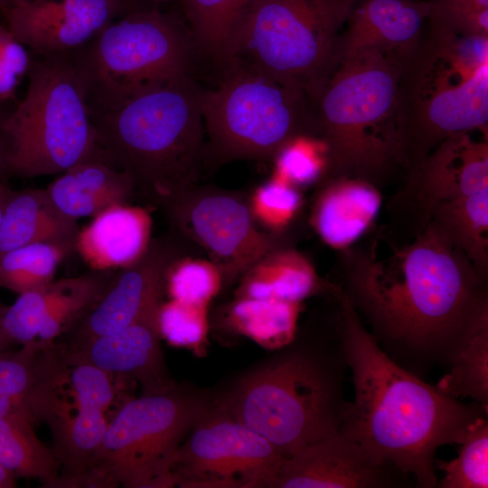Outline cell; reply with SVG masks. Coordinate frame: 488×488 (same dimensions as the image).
<instances>
[{
  "mask_svg": "<svg viewBox=\"0 0 488 488\" xmlns=\"http://www.w3.org/2000/svg\"><path fill=\"white\" fill-rule=\"evenodd\" d=\"M275 175L296 187L322 181L326 174L327 148L320 138L298 136L285 144L274 156Z\"/></svg>",
  "mask_w": 488,
  "mask_h": 488,
  "instance_id": "d590c367",
  "label": "cell"
},
{
  "mask_svg": "<svg viewBox=\"0 0 488 488\" xmlns=\"http://www.w3.org/2000/svg\"><path fill=\"white\" fill-rule=\"evenodd\" d=\"M399 110L405 174L454 134H487L488 37L457 34L427 21L401 69Z\"/></svg>",
  "mask_w": 488,
  "mask_h": 488,
  "instance_id": "5b68a950",
  "label": "cell"
},
{
  "mask_svg": "<svg viewBox=\"0 0 488 488\" xmlns=\"http://www.w3.org/2000/svg\"><path fill=\"white\" fill-rule=\"evenodd\" d=\"M284 352L239 379L217 400L285 457L341 430L350 401L340 315L324 333H297Z\"/></svg>",
  "mask_w": 488,
  "mask_h": 488,
  "instance_id": "277c9868",
  "label": "cell"
},
{
  "mask_svg": "<svg viewBox=\"0 0 488 488\" xmlns=\"http://www.w3.org/2000/svg\"><path fill=\"white\" fill-rule=\"evenodd\" d=\"M178 258L173 243L152 239L145 255L114 275L99 299L70 331L68 341L61 344L63 353L123 330L158 310L164 302L167 271Z\"/></svg>",
  "mask_w": 488,
  "mask_h": 488,
  "instance_id": "2e32d148",
  "label": "cell"
},
{
  "mask_svg": "<svg viewBox=\"0 0 488 488\" xmlns=\"http://www.w3.org/2000/svg\"><path fill=\"white\" fill-rule=\"evenodd\" d=\"M72 250V243L38 242L1 253L0 287L22 294L46 286Z\"/></svg>",
  "mask_w": 488,
  "mask_h": 488,
  "instance_id": "d6a6232c",
  "label": "cell"
},
{
  "mask_svg": "<svg viewBox=\"0 0 488 488\" xmlns=\"http://www.w3.org/2000/svg\"><path fill=\"white\" fill-rule=\"evenodd\" d=\"M472 132L454 134L437 145L415 168L405 174L386 205L388 221L379 232L389 246L419 236L442 202L488 189L487 137Z\"/></svg>",
  "mask_w": 488,
  "mask_h": 488,
  "instance_id": "4fadbf2b",
  "label": "cell"
},
{
  "mask_svg": "<svg viewBox=\"0 0 488 488\" xmlns=\"http://www.w3.org/2000/svg\"><path fill=\"white\" fill-rule=\"evenodd\" d=\"M159 328L162 338L171 344L202 355L209 333L208 305L174 299L163 302L159 310Z\"/></svg>",
  "mask_w": 488,
  "mask_h": 488,
  "instance_id": "8d00e7d4",
  "label": "cell"
},
{
  "mask_svg": "<svg viewBox=\"0 0 488 488\" xmlns=\"http://www.w3.org/2000/svg\"><path fill=\"white\" fill-rule=\"evenodd\" d=\"M165 211L176 230L207 251L224 282L241 277L282 245L258 230L249 203L232 193L195 186Z\"/></svg>",
  "mask_w": 488,
  "mask_h": 488,
  "instance_id": "5bb4252c",
  "label": "cell"
},
{
  "mask_svg": "<svg viewBox=\"0 0 488 488\" xmlns=\"http://www.w3.org/2000/svg\"><path fill=\"white\" fill-rule=\"evenodd\" d=\"M402 66L373 49L339 59L313 103L316 136L327 148L322 181L354 178L380 189L398 168L403 169L399 110Z\"/></svg>",
  "mask_w": 488,
  "mask_h": 488,
  "instance_id": "8992f818",
  "label": "cell"
},
{
  "mask_svg": "<svg viewBox=\"0 0 488 488\" xmlns=\"http://www.w3.org/2000/svg\"><path fill=\"white\" fill-rule=\"evenodd\" d=\"M46 190L56 207L77 221L127 203L135 195L129 176L100 151L62 173Z\"/></svg>",
  "mask_w": 488,
  "mask_h": 488,
  "instance_id": "d4e9b609",
  "label": "cell"
},
{
  "mask_svg": "<svg viewBox=\"0 0 488 488\" xmlns=\"http://www.w3.org/2000/svg\"><path fill=\"white\" fill-rule=\"evenodd\" d=\"M410 484L408 474L378 461L338 431L285 459L272 488H399Z\"/></svg>",
  "mask_w": 488,
  "mask_h": 488,
  "instance_id": "ac0fdd59",
  "label": "cell"
},
{
  "mask_svg": "<svg viewBox=\"0 0 488 488\" xmlns=\"http://www.w3.org/2000/svg\"><path fill=\"white\" fill-rule=\"evenodd\" d=\"M145 1L148 2L149 4L160 6L161 5L168 4V3L178 1V0H145Z\"/></svg>",
  "mask_w": 488,
  "mask_h": 488,
  "instance_id": "f6af8a7d",
  "label": "cell"
},
{
  "mask_svg": "<svg viewBox=\"0 0 488 488\" xmlns=\"http://www.w3.org/2000/svg\"><path fill=\"white\" fill-rule=\"evenodd\" d=\"M429 223L488 278V189L437 204Z\"/></svg>",
  "mask_w": 488,
  "mask_h": 488,
  "instance_id": "f1b7e54d",
  "label": "cell"
},
{
  "mask_svg": "<svg viewBox=\"0 0 488 488\" xmlns=\"http://www.w3.org/2000/svg\"><path fill=\"white\" fill-rule=\"evenodd\" d=\"M77 220L61 212L46 189L10 192L0 226V254L38 242L74 244Z\"/></svg>",
  "mask_w": 488,
  "mask_h": 488,
  "instance_id": "4316f807",
  "label": "cell"
},
{
  "mask_svg": "<svg viewBox=\"0 0 488 488\" xmlns=\"http://www.w3.org/2000/svg\"><path fill=\"white\" fill-rule=\"evenodd\" d=\"M5 309V306L0 303V352L5 351L7 348V345L5 343L4 334H3V329H2V318H3Z\"/></svg>",
  "mask_w": 488,
  "mask_h": 488,
  "instance_id": "ee69618b",
  "label": "cell"
},
{
  "mask_svg": "<svg viewBox=\"0 0 488 488\" xmlns=\"http://www.w3.org/2000/svg\"><path fill=\"white\" fill-rule=\"evenodd\" d=\"M75 412L63 410L50 424L60 465L56 488L80 487L104 438L106 412L115 398L113 377L85 362L69 365Z\"/></svg>",
  "mask_w": 488,
  "mask_h": 488,
  "instance_id": "e0dca14e",
  "label": "cell"
},
{
  "mask_svg": "<svg viewBox=\"0 0 488 488\" xmlns=\"http://www.w3.org/2000/svg\"><path fill=\"white\" fill-rule=\"evenodd\" d=\"M377 240L341 251L342 290L382 351L424 378L450 360L478 315L488 308L487 280L431 223L413 240Z\"/></svg>",
  "mask_w": 488,
  "mask_h": 488,
  "instance_id": "6da1fadb",
  "label": "cell"
},
{
  "mask_svg": "<svg viewBox=\"0 0 488 488\" xmlns=\"http://www.w3.org/2000/svg\"><path fill=\"white\" fill-rule=\"evenodd\" d=\"M28 87L2 118L5 172L34 178L62 174L99 150L84 81L70 54L31 62Z\"/></svg>",
  "mask_w": 488,
  "mask_h": 488,
  "instance_id": "52a82bcc",
  "label": "cell"
},
{
  "mask_svg": "<svg viewBox=\"0 0 488 488\" xmlns=\"http://www.w3.org/2000/svg\"><path fill=\"white\" fill-rule=\"evenodd\" d=\"M192 39L175 14L145 4L114 20L70 55L89 104L104 103L188 73Z\"/></svg>",
  "mask_w": 488,
  "mask_h": 488,
  "instance_id": "8fae6325",
  "label": "cell"
},
{
  "mask_svg": "<svg viewBox=\"0 0 488 488\" xmlns=\"http://www.w3.org/2000/svg\"><path fill=\"white\" fill-rule=\"evenodd\" d=\"M202 91L184 73L89 104L101 155L129 176L135 194L164 211L194 188L200 175Z\"/></svg>",
  "mask_w": 488,
  "mask_h": 488,
  "instance_id": "3957f363",
  "label": "cell"
},
{
  "mask_svg": "<svg viewBox=\"0 0 488 488\" xmlns=\"http://www.w3.org/2000/svg\"><path fill=\"white\" fill-rule=\"evenodd\" d=\"M12 192V189L5 183L0 182V226L5 202Z\"/></svg>",
  "mask_w": 488,
  "mask_h": 488,
  "instance_id": "b9f144b4",
  "label": "cell"
},
{
  "mask_svg": "<svg viewBox=\"0 0 488 488\" xmlns=\"http://www.w3.org/2000/svg\"><path fill=\"white\" fill-rule=\"evenodd\" d=\"M458 456L446 462L435 459L445 473L440 488L488 487V420L480 418L470 426L460 444Z\"/></svg>",
  "mask_w": 488,
  "mask_h": 488,
  "instance_id": "836d02e7",
  "label": "cell"
},
{
  "mask_svg": "<svg viewBox=\"0 0 488 488\" xmlns=\"http://www.w3.org/2000/svg\"><path fill=\"white\" fill-rule=\"evenodd\" d=\"M429 13L427 0H354L342 33L339 59L373 49L403 65L416 50Z\"/></svg>",
  "mask_w": 488,
  "mask_h": 488,
  "instance_id": "44dd1931",
  "label": "cell"
},
{
  "mask_svg": "<svg viewBox=\"0 0 488 488\" xmlns=\"http://www.w3.org/2000/svg\"><path fill=\"white\" fill-rule=\"evenodd\" d=\"M237 297L273 298L302 303L320 293L334 298L339 286L322 280L302 253L283 245L274 249L242 276Z\"/></svg>",
  "mask_w": 488,
  "mask_h": 488,
  "instance_id": "484cf974",
  "label": "cell"
},
{
  "mask_svg": "<svg viewBox=\"0 0 488 488\" xmlns=\"http://www.w3.org/2000/svg\"><path fill=\"white\" fill-rule=\"evenodd\" d=\"M302 202L297 187L274 176L255 190L249 206L258 225L276 232L295 219Z\"/></svg>",
  "mask_w": 488,
  "mask_h": 488,
  "instance_id": "74e56055",
  "label": "cell"
},
{
  "mask_svg": "<svg viewBox=\"0 0 488 488\" xmlns=\"http://www.w3.org/2000/svg\"><path fill=\"white\" fill-rule=\"evenodd\" d=\"M136 0H14L1 12L11 34L40 56L70 54L132 8Z\"/></svg>",
  "mask_w": 488,
  "mask_h": 488,
  "instance_id": "9a60e30c",
  "label": "cell"
},
{
  "mask_svg": "<svg viewBox=\"0 0 488 488\" xmlns=\"http://www.w3.org/2000/svg\"><path fill=\"white\" fill-rule=\"evenodd\" d=\"M26 419L0 418V465L15 476L40 479L56 488L60 465Z\"/></svg>",
  "mask_w": 488,
  "mask_h": 488,
  "instance_id": "1f68e13d",
  "label": "cell"
},
{
  "mask_svg": "<svg viewBox=\"0 0 488 488\" xmlns=\"http://www.w3.org/2000/svg\"><path fill=\"white\" fill-rule=\"evenodd\" d=\"M193 43L223 68L234 58L253 0H178Z\"/></svg>",
  "mask_w": 488,
  "mask_h": 488,
  "instance_id": "83f0119b",
  "label": "cell"
},
{
  "mask_svg": "<svg viewBox=\"0 0 488 488\" xmlns=\"http://www.w3.org/2000/svg\"><path fill=\"white\" fill-rule=\"evenodd\" d=\"M15 475L0 465V488L15 486Z\"/></svg>",
  "mask_w": 488,
  "mask_h": 488,
  "instance_id": "60d3db41",
  "label": "cell"
},
{
  "mask_svg": "<svg viewBox=\"0 0 488 488\" xmlns=\"http://www.w3.org/2000/svg\"><path fill=\"white\" fill-rule=\"evenodd\" d=\"M68 373L61 347L55 343H31L18 351L0 352V395L30 403L48 423L66 404L61 389Z\"/></svg>",
  "mask_w": 488,
  "mask_h": 488,
  "instance_id": "7402d4cb",
  "label": "cell"
},
{
  "mask_svg": "<svg viewBox=\"0 0 488 488\" xmlns=\"http://www.w3.org/2000/svg\"><path fill=\"white\" fill-rule=\"evenodd\" d=\"M114 275L92 270L19 294L12 305L5 306L2 318L7 347L31 343L53 344L99 299Z\"/></svg>",
  "mask_w": 488,
  "mask_h": 488,
  "instance_id": "d6986e66",
  "label": "cell"
},
{
  "mask_svg": "<svg viewBox=\"0 0 488 488\" xmlns=\"http://www.w3.org/2000/svg\"><path fill=\"white\" fill-rule=\"evenodd\" d=\"M436 387L455 399L471 398L488 410V308L471 325Z\"/></svg>",
  "mask_w": 488,
  "mask_h": 488,
  "instance_id": "4dcf8cb0",
  "label": "cell"
},
{
  "mask_svg": "<svg viewBox=\"0 0 488 488\" xmlns=\"http://www.w3.org/2000/svg\"><path fill=\"white\" fill-rule=\"evenodd\" d=\"M136 1H139V0H136Z\"/></svg>",
  "mask_w": 488,
  "mask_h": 488,
  "instance_id": "7dc6e473",
  "label": "cell"
},
{
  "mask_svg": "<svg viewBox=\"0 0 488 488\" xmlns=\"http://www.w3.org/2000/svg\"><path fill=\"white\" fill-rule=\"evenodd\" d=\"M283 455L266 438L211 400L179 447L174 486L272 488Z\"/></svg>",
  "mask_w": 488,
  "mask_h": 488,
  "instance_id": "7c38bea8",
  "label": "cell"
},
{
  "mask_svg": "<svg viewBox=\"0 0 488 488\" xmlns=\"http://www.w3.org/2000/svg\"><path fill=\"white\" fill-rule=\"evenodd\" d=\"M311 223L321 239L342 250L352 245L374 222L382 203L379 188L354 178L321 182Z\"/></svg>",
  "mask_w": 488,
  "mask_h": 488,
  "instance_id": "cb8c5ba5",
  "label": "cell"
},
{
  "mask_svg": "<svg viewBox=\"0 0 488 488\" xmlns=\"http://www.w3.org/2000/svg\"><path fill=\"white\" fill-rule=\"evenodd\" d=\"M211 401L178 385L127 400L108 421L80 487H174L175 455Z\"/></svg>",
  "mask_w": 488,
  "mask_h": 488,
  "instance_id": "30bf717a",
  "label": "cell"
},
{
  "mask_svg": "<svg viewBox=\"0 0 488 488\" xmlns=\"http://www.w3.org/2000/svg\"><path fill=\"white\" fill-rule=\"evenodd\" d=\"M223 283L220 268L211 260L180 257L167 271L165 291L171 299L209 305Z\"/></svg>",
  "mask_w": 488,
  "mask_h": 488,
  "instance_id": "e575fe53",
  "label": "cell"
},
{
  "mask_svg": "<svg viewBox=\"0 0 488 488\" xmlns=\"http://www.w3.org/2000/svg\"><path fill=\"white\" fill-rule=\"evenodd\" d=\"M430 14L469 8L488 9V0H427Z\"/></svg>",
  "mask_w": 488,
  "mask_h": 488,
  "instance_id": "ab89813d",
  "label": "cell"
},
{
  "mask_svg": "<svg viewBox=\"0 0 488 488\" xmlns=\"http://www.w3.org/2000/svg\"><path fill=\"white\" fill-rule=\"evenodd\" d=\"M30 65L25 46L6 27L0 26V101L14 97L17 85Z\"/></svg>",
  "mask_w": 488,
  "mask_h": 488,
  "instance_id": "f35d334b",
  "label": "cell"
},
{
  "mask_svg": "<svg viewBox=\"0 0 488 488\" xmlns=\"http://www.w3.org/2000/svg\"><path fill=\"white\" fill-rule=\"evenodd\" d=\"M353 2L253 0L234 58L303 91L314 102L338 64Z\"/></svg>",
  "mask_w": 488,
  "mask_h": 488,
  "instance_id": "9c48e42d",
  "label": "cell"
},
{
  "mask_svg": "<svg viewBox=\"0 0 488 488\" xmlns=\"http://www.w3.org/2000/svg\"><path fill=\"white\" fill-rule=\"evenodd\" d=\"M159 310L123 330L96 338L72 352H62L65 360L69 365L89 363L113 379L136 383L142 394L174 388L177 384L169 373L161 346Z\"/></svg>",
  "mask_w": 488,
  "mask_h": 488,
  "instance_id": "ffe728a7",
  "label": "cell"
},
{
  "mask_svg": "<svg viewBox=\"0 0 488 488\" xmlns=\"http://www.w3.org/2000/svg\"><path fill=\"white\" fill-rule=\"evenodd\" d=\"M301 303L273 298L236 297L227 312V324L267 350H281L295 339Z\"/></svg>",
  "mask_w": 488,
  "mask_h": 488,
  "instance_id": "f546056e",
  "label": "cell"
},
{
  "mask_svg": "<svg viewBox=\"0 0 488 488\" xmlns=\"http://www.w3.org/2000/svg\"><path fill=\"white\" fill-rule=\"evenodd\" d=\"M147 209L128 203L112 206L79 230L74 250L95 271L123 269L136 263L152 241Z\"/></svg>",
  "mask_w": 488,
  "mask_h": 488,
  "instance_id": "603a6c76",
  "label": "cell"
},
{
  "mask_svg": "<svg viewBox=\"0 0 488 488\" xmlns=\"http://www.w3.org/2000/svg\"></svg>",
  "mask_w": 488,
  "mask_h": 488,
  "instance_id": "c3c4849f",
  "label": "cell"
},
{
  "mask_svg": "<svg viewBox=\"0 0 488 488\" xmlns=\"http://www.w3.org/2000/svg\"><path fill=\"white\" fill-rule=\"evenodd\" d=\"M340 330L354 399L341 432L380 462L389 463L420 488H436L435 455L465 434L488 410L462 403L401 367L379 346L340 286Z\"/></svg>",
  "mask_w": 488,
  "mask_h": 488,
  "instance_id": "7a4b0ae2",
  "label": "cell"
},
{
  "mask_svg": "<svg viewBox=\"0 0 488 488\" xmlns=\"http://www.w3.org/2000/svg\"><path fill=\"white\" fill-rule=\"evenodd\" d=\"M14 0H0V11L8 6Z\"/></svg>",
  "mask_w": 488,
  "mask_h": 488,
  "instance_id": "bcb514c9",
  "label": "cell"
},
{
  "mask_svg": "<svg viewBox=\"0 0 488 488\" xmlns=\"http://www.w3.org/2000/svg\"><path fill=\"white\" fill-rule=\"evenodd\" d=\"M1 121L2 118H0V173L5 172V144L1 128Z\"/></svg>",
  "mask_w": 488,
  "mask_h": 488,
  "instance_id": "7bdbcfd3",
  "label": "cell"
},
{
  "mask_svg": "<svg viewBox=\"0 0 488 488\" xmlns=\"http://www.w3.org/2000/svg\"><path fill=\"white\" fill-rule=\"evenodd\" d=\"M223 69L220 85L202 91L204 153L220 161L268 159L298 136H316L313 103L303 91L238 58Z\"/></svg>",
  "mask_w": 488,
  "mask_h": 488,
  "instance_id": "ba28073f",
  "label": "cell"
}]
</instances>
